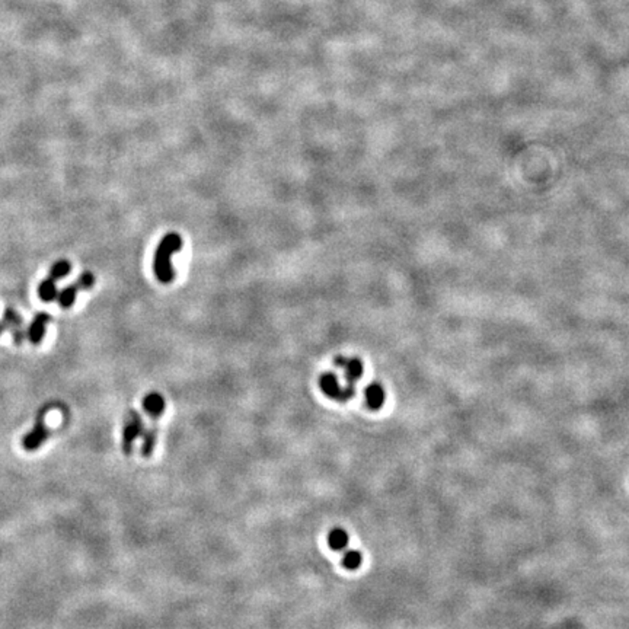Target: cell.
Wrapping results in <instances>:
<instances>
[{
  "label": "cell",
  "mask_w": 629,
  "mask_h": 629,
  "mask_svg": "<svg viewBox=\"0 0 629 629\" xmlns=\"http://www.w3.org/2000/svg\"><path fill=\"white\" fill-rule=\"evenodd\" d=\"M183 238L176 232L166 234L156 248L155 258H153V273L163 285H169L175 278L172 267V255L181 251Z\"/></svg>",
  "instance_id": "6da1fadb"
},
{
  "label": "cell",
  "mask_w": 629,
  "mask_h": 629,
  "mask_svg": "<svg viewBox=\"0 0 629 629\" xmlns=\"http://www.w3.org/2000/svg\"><path fill=\"white\" fill-rule=\"evenodd\" d=\"M50 409H51V406L45 405L40 411H38L34 427L22 437L21 444L27 452L38 451V448H40L47 442V439L50 437L51 430L45 426V415H47V413H48Z\"/></svg>",
  "instance_id": "7a4b0ae2"
},
{
  "label": "cell",
  "mask_w": 629,
  "mask_h": 629,
  "mask_svg": "<svg viewBox=\"0 0 629 629\" xmlns=\"http://www.w3.org/2000/svg\"><path fill=\"white\" fill-rule=\"evenodd\" d=\"M143 431L145 427L142 415H140L137 411H128L123 429V452L127 456L132 455L133 446L140 435H143Z\"/></svg>",
  "instance_id": "3957f363"
},
{
  "label": "cell",
  "mask_w": 629,
  "mask_h": 629,
  "mask_svg": "<svg viewBox=\"0 0 629 629\" xmlns=\"http://www.w3.org/2000/svg\"><path fill=\"white\" fill-rule=\"evenodd\" d=\"M319 386H320V391L324 392V395L331 398V400H336L340 402H345V401L351 400L355 393L354 384H347L345 388H342L340 384L338 378L333 373H331V371L329 373H324L322 376H320Z\"/></svg>",
  "instance_id": "277c9868"
},
{
  "label": "cell",
  "mask_w": 629,
  "mask_h": 629,
  "mask_svg": "<svg viewBox=\"0 0 629 629\" xmlns=\"http://www.w3.org/2000/svg\"><path fill=\"white\" fill-rule=\"evenodd\" d=\"M2 322L5 324L6 329L12 331V336H14L15 344L21 345L23 342V338H25V331H23V320L19 316V313L17 311H14V309H10V307H8V309L5 311Z\"/></svg>",
  "instance_id": "5b68a950"
},
{
  "label": "cell",
  "mask_w": 629,
  "mask_h": 629,
  "mask_svg": "<svg viewBox=\"0 0 629 629\" xmlns=\"http://www.w3.org/2000/svg\"><path fill=\"white\" fill-rule=\"evenodd\" d=\"M50 320H51V316L45 312H40L34 316L32 322L28 328V338L34 345H38L43 341V338L45 336L47 324L50 322Z\"/></svg>",
  "instance_id": "8992f818"
},
{
  "label": "cell",
  "mask_w": 629,
  "mask_h": 629,
  "mask_svg": "<svg viewBox=\"0 0 629 629\" xmlns=\"http://www.w3.org/2000/svg\"><path fill=\"white\" fill-rule=\"evenodd\" d=\"M384 401H386V392L379 382H371L366 388V404L370 409L379 411Z\"/></svg>",
  "instance_id": "52a82bcc"
},
{
  "label": "cell",
  "mask_w": 629,
  "mask_h": 629,
  "mask_svg": "<svg viewBox=\"0 0 629 629\" xmlns=\"http://www.w3.org/2000/svg\"><path fill=\"white\" fill-rule=\"evenodd\" d=\"M143 408L153 420H156L165 413V408H166L165 398L158 392H150L145 396Z\"/></svg>",
  "instance_id": "ba28073f"
},
{
  "label": "cell",
  "mask_w": 629,
  "mask_h": 629,
  "mask_svg": "<svg viewBox=\"0 0 629 629\" xmlns=\"http://www.w3.org/2000/svg\"><path fill=\"white\" fill-rule=\"evenodd\" d=\"M344 371H345V379L349 382V384H354L358 379L363 376V362L360 358H347V362L344 364Z\"/></svg>",
  "instance_id": "9c48e42d"
},
{
  "label": "cell",
  "mask_w": 629,
  "mask_h": 629,
  "mask_svg": "<svg viewBox=\"0 0 629 629\" xmlns=\"http://www.w3.org/2000/svg\"><path fill=\"white\" fill-rule=\"evenodd\" d=\"M158 442V426L152 424L146 431H143V444H142V455L145 457H150L155 452Z\"/></svg>",
  "instance_id": "30bf717a"
},
{
  "label": "cell",
  "mask_w": 629,
  "mask_h": 629,
  "mask_svg": "<svg viewBox=\"0 0 629 629\" xmlns=\"http://www.w3.org/2000/svg\"><path fill=\"white\" fill-rule=\"evenodd\" d=\"M79 290L81 289H79L78 283L66 286L59 291L56 300L59 302V305L63 307V309H69V307H72L74 305V300H76V296H78Z\"/></svg>",
  "instance_id": "8fae6325"
},
{
  "label": "cell",
  "mask_w": 629,
  "mask_h": 629,
  "mask_svg": "<svg viewBox=\"0 0 629 629\" xmlns=\"http://www.w3.org/2000/svg\"><path fill=\"white\" fill-rule=\"evenodd\" d=\"M57 294H59V290H57V286H56V280H53L51 277H47L45 280H43V283L38 286V296H40V299L43 302H53L57 299Z\"/></svg>",
  "instance_id": "7c38bea8"
},
{
  "label": "cell",
  "mask_w": 629,
  "mask_h": 629,
  "mask_svg": "<svg viewBox=\"0 0 629 629\" xmlns=\"http://www.w3.org/2000/svg\"><path fill=\"white\" fill-rule=\"evenodd\" d=\"M349 541H350L349 533L340 528L332 529L328 535V544L332 550H342L344 548H347V545H349Z\"/></svg>",
  "instance_id": "4fadbf2b"
},
{
  "label": "cell",
  "mask_w": 629,
  "mask_h": 629,
  "mask_svg": "<svg viewBox=\"0 0 629 629\" xmlns=\"http://www.w3.org/2000/svg\"><path fill=\"white\" fill-rule=\"evenodd\" d=\"M363 564V555H362V552H358V550H349V552H345V555L342 558V566L347 568V570H350V571H354L357 568H360V566Z\"/></svg>",
  "instance_id": "5bb4252c"
},
{
  "label": "cell",
  "mask_w": 629,
  "mask_h": 629,
  "mask_svg": "<svg viewBox=\"0 0 629 629\" xmlns=\"http://www.w3.org/2000/svg\"><path fill=\"white\" fill-rule=\"evenodd\" d=\"M70 271H72V264L69 261H66V260H60V261H57L53 267L50 268V276L48 277H51V278L57 281V280H60L63 277H66Z\"/></svg>",
  "instance_id": "9a60e30c"
},
{
  "label": "cell",
  "mask_w": 629,
  "mask_h": 629,
  "mask_svg": "<svg viewBox=\"0 0 629 629\" xmlns=\"http://www.w3.org/2000/svg\"><path fill=\"white\" fill-rule=\"evenodd\" d=\"M76 283H78L79 289L89 290V289H92L95 286V276L92 273L85 271V273H82L78 277V280H76Z\"/></svg>",
  "instance_id": "2e32d148"
},
{
  "label": "cell",
  "mask_w": 629,
  "mask_h": 629,
  "mask_svg": "<svg viewBox=\"0 0 629 629\" xmlns=\"http://www.w3.org/2000/svg\"><path fill=\"white\" fill-rule=\"evenodd\" d=\"M5 331H6V327H5V324H3V322H0V333L5 332Z\"/></svg>",
  "instance_id": "e0dca14e"
}]
</instances>
